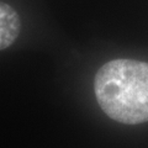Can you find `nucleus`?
I'll return each mask as SVG.
<instances>
[{
	"label": "nucleus",
	"instance_id": "obj_1",
	"mask_svg": "<svg viewBox=\"0 0 148 148\" xmlns=\"http://www.w3.org/2000/svg\"><path fill=\"white\" fill-rule=\"evenodd\" d=\"M94 92L101 110L125 125L148 122V63L117 58L95 74Z\"/></svg>",
	"mask_w": 148,
	"mask_h": 148
},
{
	"label": "nucleus",
	"instance_id": "obj_2",
	"mask_svg": "<svg viewBox=\"0 0 148 148\" xmlns=\"http://www.w3.org/2000/svg\"><path fill=\"white\" fill-rule=\"evenodd\" d=\"M21 20L11 5L0 1V51L15 42L20 35Z\"/></svg>",
	"mask_w": 148,
	"mask_h": 148
}]
</instances>
